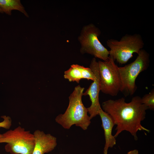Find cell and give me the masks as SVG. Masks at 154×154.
<instances>
[{
	"mask_svg": "<svg viewBox=\"0 0 154 154\" xmlns=\"http://www.w3.org/2000/svg\"><path fill=\"white\" fill-rule=\"evenodd\" d=\"M141 98L139 96H135L131 102L127 103L122 97L116 100L109 99L102 103V109L111 116L116 125L114 135L115 138L122 131H126L136 141L138 131L149 132V130L141 124L145 118L146 111L148 109L141 103Z\"/></svg>",
	"mask_w": 154,
	"mask_h": 154,
	"instance_id": "6da1fadb",
	"label": "cell"
},
{
	"mask_svg": "<svg viewBox=\"0 0 154 154\" xmlns=\"http://www.w3.org/2000/svg\"><path fill=\"white\" fill-rule=\"evenodd\" d=\"M84 90L80 85L76 86L69 97V105L65 112L56 117V122L64 128L69 129L75 125L86 130L90 125L91 119L82 100Z\"/></svg>",
	"mask_w": 154,
	"mask_h": 154,
	"instance_id": "7a4b0ae2",
	"label": "cell"
},
{
	"mask_svg": "<svg viewBox=\"0 0 154 154\" xmlns=\"http://www.w3.org/2000/svg\"><path fill=\"white\" fill-rule=\"evenodd\" d=\"M149 63V54L142 49L133 62L123 67H118L121 81L120 91L125 97L135 93L137 89L136 80L140 73L148 68Z\"/></svg>",
	"mask_w": 154,
	"mask_h": 154,
	"instance_id": "3957f363",
	"label": "cell"
},
{
	"mask_svg": "<svg viewBox=\"0 0 154 154\" xmlns=\"http://www.w3.org/2000/svg\"><path fill=\"white\" fill-rule=\"evenodd\" d=\"M107 46L110 48L109 56L120 64H126L133 57L138 54L144 45L141 36L139 34H126L119 40L114 39H108Z\"/></svg>",
	"mask_w": 154,
	"mask_h": 154,
	"instance_id": "277c9868",
	"label": "cell"
},
{
	"mask_svg": "<svg viewBox=\"0 0 154 154\" xmlns=\"http://www.w3.org/2000/svg\"><path fill=\"white\" fill-rule=\"evenodd\" d=\"M6 143L5 151L11 154H32L34 148L33 134L20 126L9 130L0 137V143Z\"/></svg>",
	"mask_w": 154,
	"mask_h": 154,
	"instance_id": "5b68a950",
	"label": "cell"
},
{
	"mask_svg": "<svg viewBox=\"0 0 154 154\" xmlns=\"http://www.w3.org/2000/svg\"><path fill=\"white\" fill-rule=\"evenodd\" d=\"M100 30L90 23L84 26L78 39L81 45L80 51L82 54L87 53L106 61L109 59V51L99 40Z\"/></svg>",
	"mask_w": 154,
	"mask_h": 154,
	"instance_id": "8992f818",
	"label": "cell"
},
{
	"mask_svg": "<svg viewBox=\"0 0 154 154\" xmlns=\"http://www.w3.org/2000/svg\"><path fill=\"white\" fill-rule=\"evenodd\" d=\"M98 62L100 91L112 96H116L121 87L118 66L113 58L110 56L107 61H99Z\"/></svg>",
	"mask_w": 154,
	"mask_h": 154,
	"instance_id": "52a82bcc",
	"label": "cell"
},
{
	"mask_svg": "<svg viewBox=\"0 0 154 154\" xmlns=\"http://www.w3.org/2000/svg\"><path fill=\"white\" fill-rule=\"evenodd\" d=\"M90 68L93 72L95 78L87 90L83 93V95L89 96L91 105L87 108L88 112L91 119L99 115V111L101 108L99 101V94L100 91V78L98 62L95 58L92 60Z\"/></svg>",
	"mask_w": 154,
	"mask_h": 154,
	"instance_id": "ba28073f",
	"label": "cell"
},
{
	"mask_svg": "<svg viewBox=\"0 0 154 154\" xmlns=\"http://www.w3.org/2000/svg\"><path fill=\"white\" fill-rule=\"evenodd\" d=\"M35 145L32 154H44L53 150L57 145V139L49 133L46 134L39 130L33 133Z\"/></svg>",
	"mask_w": 154,
	"mask_h": 154,
	"instance_id": "9c48e42d",
	"label": "cell"
},
{
	"mask_svg": "<svg viewBox=\"0 0 154 154\" xmlns=\"http://www.w3.org/2000/svg\"><path fill=\"white\" fill-rule=\"evenodd\" d=\"M99 115L102 121V126L104 130L105 140L103 153L107 154L109 148L113 147L116 144V138L112 134L113 127L115 125L111 116L104 111L102 108Z\"/></svg>",
	"mask_w": 154,
	"mask_h": 154,
	"instance_id": "30bf717a",
	"label": "cell"
},
{
	"mask_svg": "<svg viewBox=\"0 0 154 154\" xmlns=\"http://www.w3.org/2000/svg\"><path fill=\"white\" fill-rule=\"evenodd\" d=\"M0 8L6 14L11 15L13 10H18L27 17L29 15L20 0H0Z\"/></svg>",
	"mask_w": 154,
	"mask_h": 154,
	"instance_id": "8fae6325",
	"label": "cell"
},
{
	"mask_svg": "<svg viewBox=\"0 0 154 154\" xmlns=\"http://www.w3.org/2000/svg\"><path fill=\"white\" fill-rule=\"evenodd\" d=\"M64 77L69 82H76L79 83L80 80L82 79L79 65H72L68 70L64 72Z\"/></svg>",
	"mask_w": 154,
	"mask_h": 154,
	"instance_id": "7c38bea8",
	"label": "cell"
},
{
	"mask_svg": "<svg viewBox=\"0 0 154 154\" xmlns=\"http://www.w3.org/2000/svg\"><path fill=\"white\" fill-rule=\"evenodd\" d=\"M141 103L151 110H154V90L152 89L149 93L141 98Z\"/></svg>",
	"mask_w": 154,
	"mask_h": 154,
	"instance_id": "4fadbf2b",
	"label": "cell"
},
{
	"mask_svg": "<svg viewBox=\"0 0 154 154\" xmlns=\"http://www.w3.org/2000/svg\"><path fill=\"white\" fill-rule=\"evenodd\" d=\"M82 78L88 80H91L94 81L95 79L94 74L90 68L85 67L83 66L79 65Z\"/></svg>",
	"mask_w": 154,
	"mask_h": 154,
	"instance_id": "5bb4252c",
	"label": "cell"
},
{
	"mask_svg": "<svg viewBox=\"0 0 154 154\" xmlns=\"http://www.w3.org/2000/svg\"><path fill=\"white\" fill-rule=\"evenodd\" d=\"M3 120L0 122V127L6 129H9L11 125V118L9 116H3L1 117Z\"/></svg>",
	"mask_w": 154,
	"mask_h": 154,
	"instance_id": "9a60e30c",
	"label": "cell"
},
{
	"mask_svg": "<svg viewBox=\"0 0 154 154\" xmlns=\"http://www.w3.org/2000/svg\"><path fill=\"white\" fill-rule=\"evenodd\" d=\"M139 152L137 150L134 149L128 152L127 154H138Z\"/></svg>",
	"mask_w": 154,
	"mask_h": 154,
	"instance_id": "2e32d148",
	"label": "cell"
},
{
	"mask_svg": "<svg viewBox=\"0 0 154 154\" xmlns=\"http://www.w3.org/2000/svg\"><path fill=\"white\" fill-rule=\"evenodd\" d=\"M0 13H3V11L2 10V9L1 8H0Z\"/></svg>",
	"mask_w": 154,
	"mask_h": 154,
	"instance_id": "e0dca14e",
	"label": "cell"
},
{
	"mask_svg": "<svg viewBox=\"0 0 154 154\" xmlns=\"http://www.w3.org/2000/svg\"><path fill=\"white\" fill-rule=\"evenodd\" d=\"M1 134L0 133V137H1Z\"/></svg>",
	"mask_w": 154,
	"mask_h": 154,
	"instance_id": "ac0fdd59",
	"label": "cell"
}]
</instances>
